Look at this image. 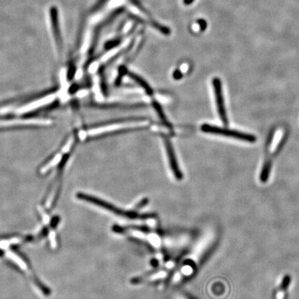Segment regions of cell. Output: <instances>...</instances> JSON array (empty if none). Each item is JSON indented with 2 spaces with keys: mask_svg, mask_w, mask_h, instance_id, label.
I'll return each instance as SVG.
<instances>
[{
  "mask_svg": "<svg viewBox=\"0 0 299 299\" xmlns=\"http://www.w3.org/2000/svg\"><path fill=\"white\" fill-rule=\"evenodd\" d=\"M112 231L117 234L144 242L154 250H171L183 245V243L186 242L183 235L164 234L152 227L115 225Z\"/></svg>",
  "mask_w": 299,
  "mask_h": 299,
  "instance_id": "obj_1",
  "label": "cell"
},
{
  "mask_svg": "<svg viewBox=\"0 0 299 299\" xmlns=\"http://www.w3.org/2000/svg\"><path fill=\"white\" fill-rule=\"evenodd\" d=\"M76 196L81 200L90 202V203L92 204L96 207L107 210L108 211L111 212L112 213L123 217V218L128 219L130 220L140 221V222H144V223L149 226H153L157 223L156 215H151V214L139 213L135 210L120 209L118 207H115L113 205L104 201L102 199L96 198V197L92 196V195H87L86 193H79L76 195Z\"/></svg>",
  "mask_w": 299,
  "mask_h": 299,
  "instance_id": "obj_2",
  "label": "cell"
},
{
  "mask_svg": "<svg viewBox=\"0 0 299 299\" xmlns=\"http://www.w3.org/2000/svg\"><path fill=\"white\" fill-rule=\"evenodd\" d=\"M180 259H181V256L170 260L165 263L164 266L158 268L151 272L132 278L131 283L134 285H140L142 283H152V282H157L158 280L166 279L172 273L173 270L177 268Z\"/></svg>",
  "mask_w": 299,
  "mask_h": 299,
  "instance_id": "obj_3",
  "label": "cell"
},
{
  "mask_svg": "<svg viewBox=\"0 0 299 299\" xmlns=\"http://www.w3.org/2000/svg\"><path fill=\"white\" fill-rule=\"evenodd\" d=\"M202 130L206 133L213 134V135H222L224 137H232L249 143L256 142V137L250 134L244 133V132H239L229 129L222 128V127L215 126V125H209V124H203L201 127Z\"/></svg>",
  "mask_w": 299,
  "mask_h": 299,
  "instance_id": "obj_4",
  "label": "cell"
},
{
  "mask_svg": "<svg viewBox=\"0 0 299 299\" xmlns=\"http://www.w3.org/2000/svg\"><path fill=\"white\" fill-rule=\"evenodd\" d=\"M213 87L214 93H215V101L217 103V112L222 123L224 125H229V120L224 106L223 91H222V82L218 78H214L213 79Z\"/></svg>",
  "mask_w": 299,
  "mask_h": 299,
  "instance_id": "obj_5",
  "label": "cell"
},
{
  "mask_svg": "<svg viewBox=\"0 0 299 299\" xmlns=\"http://www.w3.org/2000/svg\"><path fill=\"white\" fill-rule=\"evenodd\" d=\"M165 147H166V152H167L168 161H169L170 166L174 176L178 180L183 179V175L180 170L178 159H177L176 152L171 141L167 138H164Z\"/></svg>",
  "mask_w": 299,
  "mask_h": 299,
  "instance_id": "obj_6",
  "label": "cell"
},
{
  "mask_svg": "<svg viewBox=\"0 0 299 299\" xmlns=\"http://www.w3.org/2000/svg\"><path fill=\"white\" fill-rule=\"evenodd\" d=\"M56 95H49V96L40 98V99L37 100V101L32 102V103H30V104L25 105V106L22 107V108L18 109V113H26V112L32 111V110H35V109L41 108V107L44 106V105L52 103V102L54 101Z\"/></svg>",
  "mask_w": 299,
  "mask_h": 299,
  "instance_id": "obj_7",
  "label": "cell"
},
{
  "mask_svg": "<svg viewBox=\"0 0 299 299\" xmlns=\"http://www.w3.org/2000/svg\"><path fill=\"white\" fill-rule=\"evenodd\" d=\"M51 123L46 120H0V127L11 126L17 125H47Z\"/></svg>",
  "mask_w": 299,
  "mask_h": 299,
  "instance_id": "obj_8",
  "label": "cell"
},
{
  "mask_svg": "<svg viewBox=\"0 0 299 299\" xmlns=\"http://www.w3.org/2000/svg\"><path fill=\"white\" fill-rule=\"evenodd\" d=\"M129 76L135 81L139 86L142 87L143 89L145 90L146 92L148 93L149 95H152V93H153V90H152V88H151L150 86L146 82L145 80L143 79L142 77H141L139 75L135 74V73L131 72V71H128Z\"/></svg>",
  "mask_w": 299,
  "mask_h": 299,
  "instance_id": "obj_9",
  "label": "cell"
},
{
  "mask_svg": "<svg viewBox=\"0 0 299 299\" xmlns=\"http://www.w3.org/2000/svg\"><path fill=\"white\" fill-rule=\"evenodd\" d=\"M152 105H153V107L154 110L157 111V113L158 116H159V119L161 120L163 123L166 126L168 127V128H171V124L170 123L169 120H168L167 117H166V115L164 114V110L161 108V105L157 103V102L153 101L152 103Z\"/></svg>",
  "mask_w": 299,
  "mask_h": 299,
  "instance_id": "obj_10",
  "label": "cell"
},
{
  "mask_svg": "<svg viewBox=\"0 0 299 299\" xmlns=\"http://www.w3.org/2000/svg\"><path fill=\"white\" fill-rule=\"evenodd\" d=\"M51 15H52V21L53 30L55 34L56 38L58 40H60V32H59V20H58L57 9L56 8H52L51 10Z\"/></svg>",
  "mask_w": 299,
  "mask_h": 299,
  "instance_id": "obj_11",
  "label": "cell"
},
{
  "mask_svg": "<svg viewBox=\"0 0 299 299\" xmlns=\"http://www.w3.org/2000/svg\"><path fill=\"white\" fill-rule=\"evenodd\" d=\"M271 162L270 160L266 161V163L263 166V169H262L261 174L260 176V179L261 180L262 182H266L269 178L270 171H271Z\"/></svg>",
  "mask_w": 299,
  "mask_h": 299,
  "instance_id": "obj_12",
  "label": "cell"
},
{
  "mask_svg": "<svg viewBox=\"0 0 299 299\" xmlns=\"http://www.w3.org/2000/svg\"><path fill=\"white\" fill-rule=\"evenodd\" d=\"M62 159V156H61L60 154H57L56 157H54L52 159V161H49L48 164L46 165L45 166H44L43 168L42 169V173L47 172V171H49L50 168L54 167V166L59 164V161L61 160Z\"/></svg>",
  "mask_w": 299,
  "mask_h": 299,
  "instance_id": "obj_13",
  "label": "cell"
},
{
  "mask_svg": "<svg viewBox=\"0 0 299 299\" xmlns=\"http://www.w3.org/2000/svg\"><path fill=\"white\" fill-rule=\"evenodd\" d=\"M290 281H291V278H290V276H285V278H283V281H282L281 286H280V288L282 290H285L289 286V285L290 284Z\"/></svg>",
  "mask_w": 299,
  "mask_h": 299,
  "instance_id": "obj_14",
  "label": "cell"
},
{
  "mask_svg": "<svg viewBox=\"0 0 299 299\" xmlns=\"http://www.w3.org/2000/svg\"><path fill=\"white\" fill-rule=\"evenodd\" d=\"M173 76H174L175 79H179L182 77V74L179 71H175L174 74H173Z\"/></svg>",
  "mask_w": 299,
  "mask_h": 299,
  "instance_id": "obj_15",
  "label": "cell"
},
{
  "mask_svg": "<svg viewBox=\"0 0 299 299\" xmlns=\"http://www.w3.org/2000/svg\"><path fill=\"white\" fill-rule=\"evenodd\" d=\"M174 299H191L189 297H186V296L183 295H178L175 297Z\"/></svg>",
  "mask_w": 299,
  "mask_h": 299,
  "instance_id": "obj_16",
  "label": "cell"
},
{
  "mask_svg": "<svg viewBox=\"0 0 299 299\" xmlns=\"http://www.w3.org/2000/svg\"><path fill=\"white\" fill-rule=\"evenodd\" d=\"M10 110V108H4L0 109V114L4 113V112H6L8 110Z\"/></svg>",
  "mask_w": 299,
  "mask_h": 299,
  "instance_id": "obj_17",
  "label": "cell"
},
{
  "mask_svg": "<svg viewBox=\"0 0 299 299\" xmlns=\"http://www.w3.org/2000/svg\"><path fill=\"white\" fill-rule=\"evenodd\" d=\"M193 1H194V0H183V1H184L185 4H191Z\"/></svg>",
  "mask_w": 299,
  "mask_h": 299,
  "instance_id": "obj_18",
  "label": "cell"
}]
</instances>
